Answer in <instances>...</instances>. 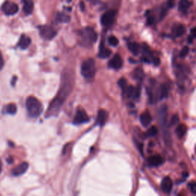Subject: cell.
Instances as JSON below:
<instances>
[{
    "label": "cell",
    "mask_w": 196,
    "mask_h": 196,
    "mask_svg": "<svg viewBox=\"0 0 196 196\" xmlns=\"http://www.w3.org/2000/svg\"><path fill=\"white\" fill-rule=\"evenodd\" d=\"M7 112L9 114H12V115H14V114H16L17 112V107L15 104H10L7 106Z\"/></svg>",
    "instance_id": "484cf974"
},
{
    "label": "cell",
    "mask_w": 196,
    "mask_h": 196,
    "mask_svg": "<svg viewBox=\"0 0 196 196\" xmlns=\"http://www.w3.org/2000/svg\"><path fill=\"white\" fill-rule=\"evenodd\" d=\"M191 6V2L189 0H180L179 3V9L180 12H185Z\"/></svg>",
    "instance_id": "ffe728a7"
},
{
    "label": "cell",
    "mask_w": 196,
    "mask_h": 196,
    "mask_svg": "<svg viewBox=\"0 0 196 196\" xmlns=\"http://www.w3.org/2000/svg\"><path fill=\"white\" fill-rule=\"evenodd\" d=\"M185 32V26L181 24L175 25L173 29V34L175 37H181L182 35H184Z\"/></svg>",
    "instance_id": "e0dca14e"
},
{
    "label": "cell",
    "mask_w": 196,
    "mask_h": 196,
    "mask_svg": "<svg viewBox=\"0 0 196 196\" xmlns=\"http://www.w3.org/2000/svg\"><path fill=\"white\" fill-rule=\"evenodd\" d=\"M73 84H74V77H73L72 73L69 70L63 73L60 89L48 109L47 113H46L47 117L56 115L59 112V110L61 109L65 101L66 98L68 97L70 93L72 91Z\"/></svg>",
    "instance_id": "6da1fadb"
},
{
    "label": "cell",
    "mask_w": 196,
    "mask_h": 196,
    "mask_svg": "<svg viewBox=\"0 0 196 196\" xmlns=\"http://www.w3.org/2000/svg\"><path fill=\"white\" fill-rule=\"evenodd\" d=\"M140 122L143 126H149L150 123L152 122V117L149 111H145L144 113H142L140 116Z\"/></svg>",
    "instance_id": "2e32d148"
},
{
    "label": "cell",
    "mask_w": 196,
    "mask_h": 196,
    "mask_svg": "<svg viewBox=\"0 0 196 196\" xmlns=\"http://www.w3.org/2000/svg\"><path fill=\"white\" fill-rule=\"evenodd\" d=\"M128 48L134 55H137L139 52V45L136 42H130L128 44Z\"/></svg>",
    "instance_id": "7402d4cb"
},
{
    "label": "cell",
    "mask_w": 196,
    "mask_h": 196,
    "mask_svg": "<svg viewBox=\"0 0 196 196\" xmlns=\"http://www.w3.org/2000/svg\"><path fill=\"white\" fill-rule=\"evenodd\" d=\"M81 73L85 79H91L94 77L96 67L94 59L88 58L83 62L81 67Z\"/></svg>",
    "instance_id": "277c9868"
},
{
    "label": "cell",
    "mask_w": 196,
    "mask_h": 196,
    "mask_svg": "<svg viewBox=\"0 0 196 196\" xmlns=\"http://www.w3.org/2000/svg\"><path fill=\"white\" fill-rule=\"evenodd\" d=\"M123 64V62L122 58L120 57V54H116L113 57V58L110 61L108 65H109V67L110 68L118 70V69H120L122 67Z\"/></svg>",
    "instance_id": "9c48e42d"
},
{
    "label": "cell",
    "mask_w": 196,
    "mask_h": 196,
    "mask_svg": "<svg viewBox=\"0 0 196 196\" xmlns=\"http://www.w3.org/2000/svg\"><path fill=\"white\" fill-rule=\"evenodd\" d=\"M135 77L136 78H141L142 75H143V72H142V69H136L135 70Z\"/></svg>",
    "instance_id": "1f68e13d"
},
{
    "label": "cell",
    "mask_w": 196,
    "mask_h": 196,
    "mask_svg": "<svg viewBox=\"0 0 196 196\" xmlns=\"http://www.w3.org/2000/svg\"><path fill=\"white\" fill-rule=\"evenodd\" d=\"M169 94V87L166 84H162L159 87V99H163L168 97Z\"/></svg>",
    "instance_id": "d6986e66"
},
{
    "label": "cell",
    "mask_w": 196,
    "mask_h": 196,
    "mask_svg": "<svg viewBox=\"0 0 196 196\" xmlns=\"http://www.w3.org/2000/svg\"><path fill=\"white\" fill-rule=\"evenodd\" d=\"M39 33L41 37L45 40H51L57 35V32L50 25H43L39 28Z\"/></svg>",
    "instance_id": "5b68a950"
},
{
    "label": "cell",
    "mask_w": 196,
    "mask_h": 196,
    "mask_svg": "<svg viewBox=\"0 0 196 196\" xmlns=\"http://www.w3.org/2000/svg\"><path fill=\"white\" fill-rule=\"evenodd\" d=\"M175 5V0H168L167 6L168 8H173Z\"/></svg>",
    "instance_id": "836d02e7"
},
{
    "label": "cell",
    "mask_w": 196,
    "mask_h": 196,
    "mask_svg": "<svg viewBox=\"0 0 196 196\" xmlns=\"http://www.w3.org/2000/svg\"><path fill=\"white\" fill-rule=\"evenodd\" d=\"M173 183L172 179L169 177H165L161 183V188L163 191L166 194H169L173 189Z\"/></svg>",
    "instance_id": "7c38bea8"
},
{
    "label": "cell",
    "mask_w": 196,
    "mask_h": 196,
    "mask_svg": "<svg viewBox=\"0 0 196 196\" xmlns=\"http://www.w3.org/2000/svg\"><path fill=\"white\" fill-rule=\"evenodd\" d=\"M23 2V12L26 15L32 13L34 9V2L32 0H22Z\"/></svg>",
    "instance_id": "5bb4252c"
},
{
    "label": "cell",
    "mask_w": 196,
    "mask_h": 196,
    "mask_svg": "<svg viewBox=\"0 0 196 196\" xmlns=\"http://www.w3.org/2000/svg\"><path fill=\"white\" fill-rule=\"evenodd\" d=\"M81 45L84 47H90L97 39V35L92 28L87 27L81 31Z\"/></svg>",
    "instance_id": "3957f363"
},
{
    "label": "cell",
    "mask_w": 196,
    "mask_h": 196,
    "mask_svg": "<svg viewBox=\"0 0 196 196\" xmlns=\"http://www.w3.org/2000/svg\"><path fill=\"white\" fill-rule=\"evenodd\" d=\"M7 162H8V163H9V164L12 163H13V158H12V156H9V157L8 158V159H7Z\"/></svg>",
    "instance_id": "74e56055"
},
{
    "label": "cell",
    "mask_w": 196,
    "mask_h": 196,
    "mask_svg": "<svg viewBox=\"0 0 196 196\" xmlns=\"http://www.w3.org/2000/svg\"><path fill=\"white\" fill-rule=\"evenodd\" d=\"M25 107L29 116L32 118H37L42 114L43 106L35 97H29L25 101Z\"/></svg>",
    "instance_id": "7a4b0ae2"
},
{
    "label": "cell",
    "mask_w": 196,
    "mask_h": 196,
    "mask_svg": "<svg viewBox=\"0 0 196 196\" xmlns=\"http://www.w3.org/2000/svg\"><path fill=\"white\" fill-rule=\"evenodd\" d=\"M3 66H4V59H3V57H2V53H1V51H0V70H2Z\"/></svg>",
    "instance_id": "d6a6232c"
},
{
    "label": "cell",
    "mask_w": 196,
    "mask_h": 196,
    "mask_svg": "<svg viewBox=\"0 0 196 196\" xmlns=\"http://www.w3.org/2000/svg\"><path fill=\"white\" fill-rule=\"evenodd\" d=\"M2 9L4 13L7 15H13L19 11L18 5L12 2H5L2 6Z\"/></svg>",
    "instance_id": "ba28073f"
},
{
    "label": "cell",
    "mask_w": 196,
    "mask_h": 196,
    "mask_svg": "<svg viewBox=\"0 0 196 196\" xmlns=\"http://www.w3.org/2000/svg\"><path fill=\"white\" fill-rule=\"evenodd\" d=\"M108 44L113 47H116L119 44V40L117 39V38L112 35V36H110L109 39H108Z\"/></svg>",
    "instance_id": "d4e9b609"
},
{
    "label": "cell",
    "mask_w": 196,
    "mask_h": 196,
    "mask_svg": "<svg viewBox=\"0 0 196 196\" xmlns=\"http://www.w3.org/2000/svg\"><path fill=\"white\" fill-rule=\"evenodd\" d=\"M148 163L151 166H159L164 163V159L159 155L150 156L148 159Z\"/></svg>",
    "instance_id": "4fadbf2b"
},
{
    "label": "cell",
    "mask_w": 196,
    "mask_h": 196,
    "mask_svg": "<svg viewBox=\"0 0 196 196\" xmlns=\"http://www.w3.org/2000/svg\"><path fill=\"white\" fill-rule=\"evenodd\" d=\"M116 17V11L114 10H110L106 12L105 13L103 14V15L101 16V24L104 26L108 27L110 26L114 22Z\"/></svg>",
    "instance_id": "8992f818"
},
{
    "label": "cell",
    "mask_w": 196,
    "mask_h": 196,
    "mask_svg": "<svg viewBox=\"0 0 196 196\" xmlns=\"http://www.w3.org/2000/svg\"><path fill=\"white\" fill-rule=\"evenodd\" d=\"M31 43H32V40H31L30 38L28 37V36H26V35H22V36H21L20 39H19V42L18 45H19V46L21 48L25 50V49L28 48L30 46Z\"/></svg>",
    "instance_id": "9a60e30c"
},
{
    "label": "cell",
    "mask_w": 196,
    "mask_h": 196,
    "mask_svg": "<svg viewBox=\"0 0 196 196\" xmlns=\"http://www.w3.org/2000/svg\"><path fill=\"white\" fill-rule=\"evenodd\" d=\"M153 62L155 65L158 66L160 64V60H159V58H153Z\"/></svg>",
    "instance_id": "e575fe53"
},
{
    "label": "cell",
    "mask_w": 196,
    "mask_h": 196,
    "mask_svg": "<svg viewBox=\"0 0 196 196\" xmlns=\"http://www.w3.org/2000/svg\"><path fill=\"white\" fill-rule=\"evenodd\" d=\"M57 21L59 22H64L67 23L70 21V17L64 13H58L57 15Z\"/></svg>",
    "instance_id": "603a6c76"
},
{
    "label": "cell",
    "mask_w": 196,
    "mask_h": 196,
    "mask_svg": "<svg viewBox=\"0 0 196 196\" xmlns=\"http://www.w3.org/2000/svg\"><path fill=\"white\" fill-rule=\"evenodd\" d=\"M89 120H90V119H89V117L87 116L85 110L82 108H78L77 110V112H76L74 121H73L74 123L76 124V125H78V124L87 123Z\"/></svg>",
    "instance_id": "52a82bcc"
},
{
    "label": "cell",
    "mask_w": 196,
    "mask_h": 196,
    "mask_svg": "<svg viewBox=\"0 0 196 196\" xmlns=\"http://www.w3.org/2000/svg\"><path fill=\"white\" fill-rule=\"evenodd\" d=\"M188 51H189V49H188V47H184L182 51H180V57L181 58H185L186 57V55L188 54Z\"/></svg>",
    "instance_id": "f546056e"
},
{
    "label": "cell",
    "mask_w": 196,
    "mask_h": 196,
    "mask_svg": "<svg viewBox=\"0 0 196 196\" xmlns=\"http://www.w3.org/2000/svg\"><path fill=\"white\" fill-rule=\"evenodd\" d=\"M153 22H154V18L152 16L149 17L147 19V23L148 25H152V24H153Z\"/></svg>",
    "instance_id": "d590c367"
},
{
    "label": "cell",
    "mask_w": 196,
    "mask_h": 196,
    "mask_svg": "<svg viewBox=\"0 0 196 196\" xmlns=\"http://www.w3.org/2000/svg\"><path fill=\"white\" fill-rule=\"evenodd\" d=\"M111 54V51L109 49L106 48L103 45V42L101 43V47H100V52L98 54V57L101 58H107L110 57Z\"/></svg>",
    "instance_id": "ac0fdd59"
},
{
    "label": "cell",
    "mask_w": 196,
    "mask_h": 196,
    "mask_svg": "<svg viewBox=\"0 0 196 196\" xmlns=\"http://www.w3.org/2000/svg\"><path fill=\"white\" fill-rule=\"evenodd\" d=\"M179 122V116L175 114L171 119V122H170L171 123V125L172 126H174V125L178 124V123Z\"/></svg>",
    "instance_id": "f1b7e54d"
},
{
    "label": "cell",
    "mask_w": 196,
    "mask_h": 196,
    "mask_svg": "<svg viewBox=\"0 0 196 196\" xmlns=\"http://www.w3.org/2000/svg\"><path fill=\"white\" fill-rule=\"evenodd\" d=\"M108 119V114L105 110H100L97 113V120H96V123L98 126H103L104 125H105L106 122Z\"/></svg>",
    "instance_id": "30bf717a"
},
{
    "label": "cell",
    "mask_w": 196,
    "mask_h": 196,
    "mask_svg": "<svg viewBox=\"0 0 196 196\" xmlns=\"http://www.w3.org/2000/svg\"><path fill=\"white\" fill-rule=\"evenodd\" d=\"M118 84H119L120 87L122 90L123 94H125V91H126V88H127V82H126V79L125 78H121L120 79V81H118Z\"/></svg>",
    "instance_id": "cb8c5ba5"
},
{
    "label": "cell",
    "mask_w": 196,
    "mask_h": 196,
    "mask_svg": "<svg viewBox=\"0 0 196 196\" xmlns=\"http://www.w3.org/2000/svg\"><path fill=\"white\" fill-rule=\"evenodd\" d=\"M188 187L190 188V191L193 193V194H195L196 192V184L194 182H192L189 183L188 184Z\"/></svg>",
    "instance_id": "4dcf8cb0"
},
{
    "label": "cell",
    "mask_w": 196,
    "mask_h": 196,
    "mask_svg": "<svg viewBox=\"0 0 196 196\" xmlns=\"http://www.w3.org/2000/svg\"><path fill=\"white\" fill-rule=\"evenodd\" d=\"M28 169H29V163H26V162H24V163L19 164L15 168H14L12 169V173L14 176H20L23 175L24 173H25Z\"/></svg>",
    "instance_id": "8fae6325"
},
{
    "label": "cell",
    "mask_w": 196,
    "mask_h": 196,
    "mask_svg": "<svg viewBox=\"0 0 196 196\" xmlns=\"http://www.w3.org/2000/svg\"><path fill=\"white\" fill-rule=\"evenodd\" d=\"M1 169H2V162H1V159H0V172H1Z\"/></svg>",
    "instance_id": "ab89813d"
},
{
    "label": "cell",
    "mask_w": 196,
    "mask_h": 196,
    "mask_svg": "<svg viewBox=\"0 0 196 196\" xmlns=\"http://www.w3.org/2000/svg\"><path fill=\"white\" fill-rule=\"evenodd\" d=\"M158 133V129L156 126H153L152 127H150L149 129L147 132V136H155Z\"/></svg>",
    "instance_id": "83f0119b"
},
{
    "label": "cell",
    "mask_w": 196,
    "mask_h": 196,
    "mask_svg": "<svg viewBox=\"0 0 196 196\" xmlns=\"http://www.w3.org/2000/svg\"><path fill=\"white\" fill-rule=\"evenodd\" d=\"M187 131V126L185 124H179L176 129V134L179 139L182 138L185 136Z\"/></svg>",
    "instance_id": "44dd1931"
},
{
    "label": "cell",
    "mask_w": 196,
    "mask_h": 196,
    "mask_svg": "<svg viewBox=\"0 0 196 196\" xmlns=\"http://www.w3.org/2000/svg\"><path fill=\"white\" fill-rule=\"evenodd\" d=\"M141 94V88L140 86H138V87H134V90H133V93H132V98L134 100H138L140 97Z\"/></svg>",
    "instance_id": "4316f807"
},
{
    "label": "cell",
    "mask_w": 196,
    "mask_h": 196,
    "mask_svg": "<svg viewBox=\"0 0 196 196\" xmlns=\"http://www.w3.org/2000/svg\"><path fill=\"white\" fill-rule=\"evenodd\" d=\"M16 81H17V77L16 76H14L12 79V81H11V84H12V87H14V86L15 85V83H16Z\"/></svg>",
    "instance_id": "8d00e7d4"
},
{
    "label": "cell",
    "mask_w": 196,
    "mask_h": 196,
    "mask_svg": "<svg viewBox=\"0 0 196 196\" xmlns=\"http://www.w3.org/2000/svg\"><path fill=\"white\" fill-rule=\"evenodd\" d=\"M80 7H81V10L84 11V4L83 2H81V3H80Z\"/></svg>",
    "instance_id": "f35d334b"
}]
</instances>
